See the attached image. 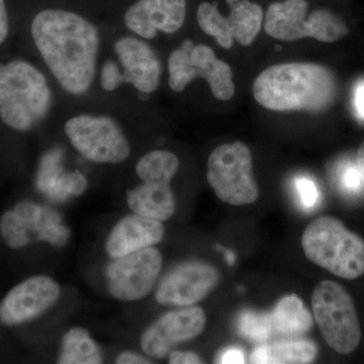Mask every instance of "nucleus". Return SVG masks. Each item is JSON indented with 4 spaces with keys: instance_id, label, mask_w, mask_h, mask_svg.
<instances>
[{
    "instance_id": "f257e3e1",
    "label": "nucleus",
    "mask_w": 364,
    "mask_h": 364,
    "mask_svg": "<svg viewBox=\"0 0 364 364\" xmlns=\"http://www.w3.org/2000/svg\"><path fill=\"white\" fill-rule=\"evenodd\" d=\"M31 32L38 51L61 87L83 95L97 73L100 33L82 16L63 9H45L35 16Z\"/></svg>"
},
{
    "instance_id": "f03ea898",
    "label": "nucleus",
    "mask_w": 364,
    "mask_h": 364,
    "mask_svg": "<svg viewBox=\"0 0 364 364\" xmlns=\"http://www.w3.org/2000/svg\"><path fill=\"white\" fill-rule=\"evenodd\" d=\"M252 92L256 102L269 111L320 114L334 105L338 85L327 67L293 62L261 72L254 80Z\"/></svg>"
},
{
    "instance_id": "7ed1b4c3",
    "label": "nucleus",
    "mask_w": 364,
    "mask_h": 364,
    "mask_svg": "<svg viewBox=\"0 0 364 364\" xmlns=\"http://www.w3.org/2000/svg\"><path fill=\"white\" fill-rule=\"evenodd\" d=\"M53 102L47 79L25 60L0 63V119L18 132L32 130L49 114Z\"/></svg>"
},
{
    "instance_id": "20e7f679",
    "label": "nucleus",
    "mask_w": 364,
    "mask_h": 364,
    "mask_svg": "<svg viewBox=\"0 0 364 364\" xmlns=\"http://www.w3.org/2000/svg\"><path fill=\"white\" fill-rule=\"evenodd\" d=\"M301 246L306 258L336 277L356 279L364 274V240L342 222L324 215L306 228Z\"/></svg>"
},
{
    "instance_id": "39448f33",
    "label": "nucleus",
    "mask_w": 364,
    "mask_h": 364,
    "mask_svg": "<svg viewBox=\"0 0 364 364\" xmlns=\"http://www.w3.org/2000/svg\"><path fill=\"white\" fill-rule=\"evenodd\" d=\"M308 9L306 0H286L270 4L265 16V32L282 42L312 38L318 42L334 43L348 35V26L329 9H317L306 21Z\"/></svg>"
},
{
    "instance_id": "423d86ee",
    "label": "nucleus",
    "mask_w": 364,
    "mask_h": 364,
    "mask_svg": "<svg viewBox=\"0 0 364 364\" xmlns=\"http://www.w3.org/2000/svg\"><path fill=\"white\" fill-rule=\"evenodd\" d=\"M314 317L323 338L339 354L356 350L361 340L360 325L350 294L332 280L318 282L312 294Z\"/></svg>"
},
{
    "instance_id": "0eeeda50",
    "label": "nucleus",
    "mask_w": 364,
    "mask_h": 364,
    "mask_svg": "<svg viewBox=\"0 0 364 364\" xmlns=\"http://www.w3.org/2000/svg\"><path fill=\"white\" fill-rule=\"evenodd\" d=\"M207 176L215 196L228 205H252L259 198L252 154L246 144L237 141L218 146L208 157Z\"/></svg>"
},
{
    "instance_id": "6e6552de",
    "label": "nucleus",
    "mask_w": 364,
    "mask_h": 364,
    "mask_svg": "<svg viewBox=\"0 0 364 364\" xmlns=\"http://www.w3.org/2000/svg\"><path fill=\"white\" fill-rule=\"evenodd\" d=\"M169 86L181 92L189 83L198 78L207 81L217 100H231L235 95L233 71L226 62L215 56L213 49L205 45H196L186 40L170 54L168 58Z\"/></svg>"
},
{
    "instance_id": "1a4fd4ad",
    "label": "nucleus",
    "mask_w": 364,
    "mask_h": 364,
    "mask_svg": "<svg viewBox=\"0 0 364 364\" xmlns=\"http://www.w3.org/2000/svg\"><path fill=\"white\" fill-rule=\"evenodd\" d=\"M119 65L107 60L100 73V85L105 91H114L130 83L143 93L156 91L161 77V63L152 48L134 37H123L114 43Z\"/></svg>"
},
{
    "instance_id": "9d476101",
    "label": "nucleus",
    "mask_w": 364,
    "mask_h": 364,
    "mask_svg": "<svg viewBox=\"0 0 364 364\" xmlns=\"http://www.w3.org/2000/svg\"><path fill=\"white\" fill-rule=\"evenodd\" d=\"M64 129L73 147L91 162L116 164L130 156V143L114 117L80 114Z\"/></svg>"
},
{
    "instance_id": "9b49d317",
    "label": "nucleus",
    "mask_w": 364,
    "mask_h": 364,
    "mask_svg": "<svg viewBox=\"0 0 364 364\" xmlns=\"http://www.w3.org/2000/svg\"><path fill=\"white\" fill-rule=\"evenodd\" d=\"M312 327V315L296 294L280 299L269 313L245 311L238 321L242 337L260 344L303 338Z\"/></svg>"
},
{
    "instance_id": "f8f14e48",
    "label": "nucleus",
    "mask_w": 364,
    "mask_h": 364,
    "mask_svg": "<svg viewBox=\"0 0 364 364\" xmlns=\"http://www.w3.org/2000/svg\"><path fill=\"white\" fill-rule=\"evenodd\" d=\"M0 234L4 243L13 249L26 247L36 241L62 247L70 237L68 228L55 210L30 202L18 203L2 215Z\"/></svg>"
},
{
    "instance_id": "ddd939ff",
    "label": "nucleus",
    "mask_w": 364,
    "mask_h": 364,
    "mask_svg": "<svg viewBox=\"0 0 364 364\" xmlns=\"http://www.w3.org/2000/svg\"><path fill=\"white\" fill-rule=\"evenodd\" d=\"M229 16L220 13L217 4L203 2L196 13L198 26L203 33L214 37L224 49H231L234 40L248 47L259 35L263 21L260 6L250 0H226Z\"/></svg>"
},
{
    "instance_id": "4468645a",
    "label": "nucleus",
    "mask_w": 364,
    "mask_h": 364,
    "mask_svg": "<svg viewBox=\"0 0 364 364\" xmlns=\"http://www.w3.org/2000/svg\"><path fill=\"white\" fill-rule=\"evenodd\" d=\"M161 267V254L153 247L116 258L107 268L109 291L121 301L145 298L152 291Z\"/></svg>"
},
{
    "instance_id": "2eb2a0df",
    "label": "nucleus",
    "mask_w": 364,
    "mask_h": 364,
    "mask_svg": "<svg viewBox=\"0 0 364 364\" xmlns=\"http://www.w3.org/2000/svg\"><path fill=\"white\" fill-rule=\"evenodd\" d=\"M205 322L207 317L203 309L193 306L172 311L144 332L141 346L150 358H166L176 345L198 336Z\"/></svg>"
},
{
    "instance_id": "dca6fc26",
    "label": "nucleus",
    "mask_w": 364,
    "mask_h": 364,
    "mask_svg": "<svg viewBox=\"0 0 364 364\" xmlns=\"http://www.w3.org/2000/svg\"><path fill=\"white\" fill-rule=\"evenodd\" d=\"M59 296V284L50 277L38 275L26 279L13 287L0 303V323L11 327L35 320Z\"/></svg>"
},
{
    "instance_id": "f3484780",
    "label": "nucleus",
    "mask_w": 364,
    "mask_h": 364,
    "mask_svg": "<svg viewBox=\"0 0 364 364\" xmlns=\"http://www.w3.org/2000/svg\"><path fill=\"white\" fill-rule=\"evenodd\" d=\"M220 274L213 265L205 262H186L165 275L156 291L161 305L188 306L202 301L212 291Z\"/></svg>"
},
{
    "instance_id": "a211bd4d",
    "label": "nucleus",
    "mask_w": 364,
    "mask_h": 364,
    "mask_svg": "<svg viewBox=\"0 0 364 364\" xmlns=\"http://www.w3.org/2000/svg\"><path fill=\"white\" fill-rule=\"evenodd\" d=\"M186 16V0H138L124 14V23L136 35L152 40L158 32L181 30Z\"/></svg>"
},
{
    "instance_id": "6ab92c4d",
    "label": "nucleus",
    "mask_w": 364,
    "mask_h": 364,
    "mask_svg": "<svg viewBox=\"0 0 364 364\" xmlns=\"http://www.w3.org/2000/svg\"><path fill=\"white\" fill-rule=\"evenodd\" d=\"M164 236V226L158 220L134 215L117 223L105 243V250L111 257L136 252L156 245Z\"/></svg>"
},
{
    "instance_id": "aec40b11",
    "label": "nucleus",
    "mask_w": 364,
    "mask_h": 364,
    "mask_svg": "<svg viewBox=\"0 0 364 364\" xmlns=\"http://www.w3.org/2000/svg\"><path fill=\"white\" fill-rule=\"evenodd\" d=\"M142 181V186L127 193L129 207L136 215L160 222L170 219L176 210V200L170 188V181L157 178Z\"/></svg>"
},
{
    "instance_id": "412c9836",
    "label": "nucleus",
    "mask_w": 364,
    "mask_h": 364,
    "mask_svg": "<svg viewBox=\"0 0 364 364\" xmlns=\"http://www.w3.org/2000/svg\"><path fill=\"white\" fill-rule=\"evenodd\" d=\"M318 355V348L310 340L299 338L279 340L258 345L250 355L254 364L312 363Z\"/></svg>"
},
{
    "instance_id": "4be33fe9",
    "label": "nucleus",
    "mask_w": 364,
    "mask_h": 364,
    "mask_svg": "<svg viewBox=\"0 0 364 364\" xmlns=\"http://www.w3.org/2000/svg\"><path fill=\"white\" fill-rule=\"evenodd\" d=\"M58 363L61 364H98L102 356L97 343L83 328L69 330L62 342Z\"/></svg>"
},
{
    "instance_id": "5701e85b",
    "label": "nucleus",
    "mask_w": 364,
    "mask_h": 364,
    "mask_svg": "<svg viewBox=\"0 0 364 364\" xmlns=\"http://www.w3.org/2000/svg\"><path fill=\"white\" fill-rule=\"evenodd\" d=\"M178 169V157L166 150L151 151L144 155L136 165V172L141 181L158 178L171 181Z\"/></svg>"
},
{
    "instance_id": "b1692460",
    "label": "nucleus",
    "mask_w": 364,
    "mask_h": 364,
    "mask_svg": "<svg viewBox=\"0 0 364 364\" xmlns=\"http://www.w3.org/2000/svg\"><path fill=\"white\" fill-rule=\"evenodd\" d=\"M296 188L303 207L312 208L317 205L318 191L312 179L308 177H299L296 181Z\"/></svg>"
},
{
    "instance_id": "393cba45",
    "label": "nucleus",
    "mask_w": 364,
    "mask_h": 364,
    "mask_svg": "<svg viewBox=\"0 0 364 364\" xmlns=\"http://www.w3.org/2000/svg\"><path fill=\"white\" fill-rule=\"evenodd\" d=\"M342 188L349 193H358L363 184H361L360 174H359L358 166L348 165L345 167L340 176Z\"/></svg>"
},
{
    "instance_id": "a878e982",
    "label": "nucleus",
    "mask_w": 364,
    "mask_h": 364,
    "mask_svg": "<svg viewBox=\"0 0 364 364\" xmlns=\"http://www.w3.org/2000/svg\"><path fill=\"white\" fill-rule=\"evenodd\" d=\"M203 363V359L193 352L173 351L169 355V363L171 364H200Z\"/></svg>"
},
{
    "instance_id": "bb28decb",
    "label": "nucleus",
    "mask_w": 364,
    "mask_h": 364,
    "mask_svg": "<svg viewBox=\"0 0 364 364\" xmlns=\"http://www.w3.org/2000/svg\"><path fill=\"white\" fill-rule=\"evenodd\" d=\"M220 363H245L244 352L238 348H229L223 352L219 358Z\"/></svg>"
},
{
    "instance_id": "cd10ccee",
    "label": "nucleus",
    "mask_w": 364,
    "mask_h": 364,
    "mask_svg": "<svg viewBox=\"0 0 364 364\" xmlns=\"http://www.w3.org/2000/svg\"><path fill=\"white\" fill-rule=\"evenodd\" d=\"M9 23L6 1L0 0V45L6 41L7 35H9Z\"/></svg>"
},
{
    "instance_id": "c85d7f7f",
    "label": "nucleus",
    "mask_w": 364,
    "mask_h": 364,
    "mask_svg": "<svg viewBox=\"0 0 364 364\" xmlns=\"http://www.w3.org/2000/svg\"><path fill=\"white\" fill-rule=\"evenodd\" d=\"M117 363L121 364H139V363H152L149 359L143 358L139 354L133 353V352H124L117 359Z\"/></svg>"
},
{
    "instance_id": "c756f323",
    "label": "nucleus",
    "mask_w": 364,
    "mask_h": 364,
    "mask_svg": "<svg viewBox=\"0 0 364 364\" xmlns=\"http://www.w3.org/2000/svg\"><path fill=\"white\" fill-rule=\"evenodd\" d=\"M354 104L358 117L364 119V81L359 82L354 93Z\"/></svg>"
},
{
    "instance_id": "7c9ffc66",
    "label": "nucleus",
    "mask_w": 364,
    "mask_h": 364,
    "mask_svg": "<svg viewBox=\"0 0 364 364\" xmlns=\"http://www.w3.org/2000/svg\"><path fill=\"white\" fill-rule=\"evenodd\" d=\"M358 168L360 174L361 184L364 188V141L359 146L358 151Z\"/></svg>"
}]
</instances>
